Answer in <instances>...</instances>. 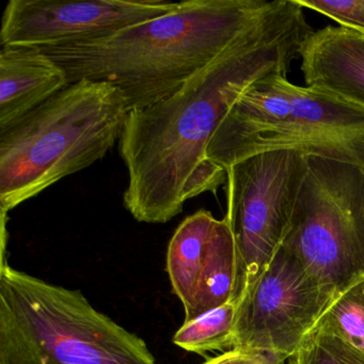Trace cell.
<instances>
[{"instance_id":"52a82bcc","label":"cell","mask_w":364,"mask_h":364,"mask_svg":"<svg viewBox=\"0 0 364 364\" xmlns=\"http://www.w3.org/2000/svg\"><path fill=\"white\" fill-rule=\"evenodd\" d=\"M308 157L297 151H272L228 168L225 218L240 261L236 299L282 246L308 172Z\"/></svg>"},{"instance_id":"ac0fdd59","label":"cell","mask_w":364,"mask_h":364,"mask_svg":"<svg viewBox=\"0 0 364 364\" xmlns=\"http://www.w3.org/2000/svg\"><path fill=\"white\" fill-rule=\"evenodd\" d=\"M287 359L284 357H281L278 355H272V353H268L266 359L264 360L262 364H287Z\"/></svg>"},{"instance_id":"5b68a950","label":"cell","mask_w":364,"mask_h":364,"mask_svg":"<svg viewBox=\"0 0 364 364\" xmlns=\"http://www.w3.org/2000/svg\"><path fill=\"white\" fill-rule=\"evenodd\" d=\"M281 150L364 167V109L272 74L238 97L215 132L208 159L227 171L253 155Z\"/></svg>"},{"instance_id":"9a60e30c","label":"cell","mask_w":364,"mask_h":364,"mask_svg":"<svg viewBox=\"0 0 364 364\" xmlns=\"http://www.w3.org/2000/svg\"><path fill=\"white\" fill-rule=\"evenodd\" d=\"M287 364H364V355L336 336L313 328Z\"/></svg>"},{"instance_id":"4fadbf2b","label":"cell","mask_w":364,"mask_h":364,"mask_svg":"<svg viewBox=\"0 0 364 364\" xmlns=\"http://www.w3.org/2000/svg\"><path fill=\"white\" fill-rule=\"evenodd\" d=\"M236 300L227 302L185 321L176 332L173 343L189 353L205 355L212 351L234 349Z\"/></svg>"},{"instance_id":"3957f363","label":"cell","mask_w":364,"mask_h":364,"mask_svg":"<svg viewBox=\"0 0 364 364\" xmlns=\"http://www.w3.org/2000/svg\"><path fill=\"white\" fill-rule=\"evenodd\" d=\"M127 114L116 86L82 80L0 133L3 214L104 159L120 140Z\"/></svg>"},{"instance_id":"8992f818","label":"cell","mask_w":364,"mask_h":364,"mask_svg":"<svg viewBox=\"0 0 364 364\" xmlns=\"http://www.w3.org/2000/svg\"><path fill=\"white\" fill-rule=\"evenodd\" d=\"M282 247L333 299L363 278V166L309 156Z\"/></svg>"},{"instance_id":"ba28073f","label":"cell","mask_w":364,"mask_h":364,"mask_svg":"<svg viewBox=\"0 0 364 364\" xmlns=\"http://www.w3.org/2000/svg\"><path fill=\"white\" fill-rule=\"evenodd\" d=\"M333 297L282 246L236 299L234 348L291 358Z\"/></svg>"},{"instance_id":"277c9868","label":"cell","mask_w":364,"mask_h":364,"mask_svg":"<svg viewBox=\"0 0 364 364\" xmlns=\"http://www.w3.org/2000/svg\"><path fill=\"white\" fill-rule=\"evenodd\" d=\"M0 364H156L146 341L80 289L0 267Z\"/></svg>"},{"instance_id":"7a4b0ae2","label":"cell","mask_w":364,"mask_h":364,"mask_svg":"<svg viewBox=\"0 0 364 364\" xmlns=\"http://www.w3.org/2000/svg\"><path fill=\"white\" fill-rule=\"evenodd\" d=\"M274 1L188 0L149 22L97 39L41 48L67 72L70 84L87 80L116 86L129 112L176 95Z\"/></svg>"},{"instance_id":"30bf717a","label":"cell","mask_w":364,"mask_h":364,"mask_svg":"<svg viewBox=\"0 0 364 364\" xmlns=\"http://www.w3.org/2000/svg\"><path fill=\"white\" fill-rule=\"evenodd\" d=\"M167 272L185 321L236 300L240 261L227 219L205 210L186 217L168 245Z\"/></svg>"},{"instance_id":"7c38bea8","label":"cell","mask_w":364,"mask_h":364,"mask_svg":"<svg viewBox=\"0 0 364 364\" xmlns=\"http://www.w3.org/2000/svg\"><path fill=\"white\" fill-rule=\"evenodd\" d=\"M67 72L41 48L0 50V133L69 87Z\"/></svg>"},{"instance_id":"8fae6325","label":"cell","mask_w":364,"mask_h":364,"mask_svg":"<svg viewBox=\"0 0 364 364\" xmlns=\"http://www.w3.org/2000/svg\"><path fill=\"white\" fill-rule=\"evenodd\" d=\"M299 54L306 87L364 109V33L328 26L311 33Z\"/></svg>"},{"instance_id":"e0dca14e","label":"cell","mask_w":364,"mask_h":364,"mask_svg":"<svg viewBox=\"0 0 364 364\" xmlns=\"http://www.w3.org/2000/svg\"><path fill=\"white\" fill-rule=\"evenodd\" d=\"M268 353L234 348L218 357L212 358L203 364H262Z\"/></svg>"},{"instance_id":"9c48e42d","label":"cell","mask_w":364,"mask_h":364,"mask_svg":"<svg viewBox=\"0 0 364 364\" xmlns=\"http://www.w3.org/2000/svg\"><path fill=\"white\" fill-rule=\"evenodd\" d=\"M176 6L161 0H10L0 42L39 48L68 46L161 18Z\"/></svg>"},{"instance_id":"6da1fadb","label":"cell","mask_w":364,"mask_h":364,"mask_svg":"<svg viewBox=\"0 0 364 364\" xmlns=\"http://www.w3.org/2000/svg\"><path fill=\"white\" fill-rule=\"evenodd\" d=\"M313 33L295 0H274L265 16L163 101L129 112L119 152L129 174L123 203L146 223H166L188 200L216 193L227 171L208 159L217 127L247 88L289 71Z\"/></svg>"},{"instance_id":"5bb4252c","label":"cell","mask_w":364,"mask_h":364,"mask_svg":"<svg viewBox=\"0 0 364 364\" xmlns=\"http://www.w3.org/2000/svg\"><path fill=\"white\" fill-rule=\"evenodd\" d=\"M314 328L364 355V277L334 297Z\"/></svg>"},{"instance_id":"2e32d148","label":"cell","mask_w":364,"mask_h":364,"mask_svg":"<svg viewBox=\"0 0 364 364\" xmlns=\"http://www.w3.org/2000/svg\"><path fill=\"white\" fill-rule=\"evenodd\" d=\"M298 5L306 9L314 10L341 26L364 33V0H296Z\"/></svg>"}]
</instances>
